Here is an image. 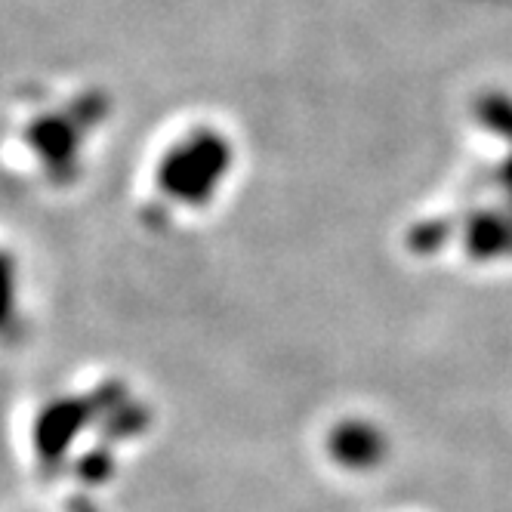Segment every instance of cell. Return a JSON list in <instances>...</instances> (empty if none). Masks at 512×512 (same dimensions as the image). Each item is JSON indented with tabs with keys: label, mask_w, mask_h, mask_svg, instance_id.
<instances>
[{
	"label": "cell",
	"mask_w": 512,
	"mask_h": 512,
	"mask_svg": "<svg viewBox=\"0 0 512 512\" xmlns=\"http://www.w3.org/2000/svg\"><path fill=\"white\" fill-rule=\"evenodd\" d=\"M75 512H93V509H90V506H87V503H84V506H81V503H78V506H75Z\"/></svg>",
	"instance_id": "7a4b0ae2"
},
{
	"label": "cell",
	"mask_w": 512,
	"mask_h": 512,
	"mask_svg": "<svg viewBox=\"0 0 512 512\" xmlns=\"http://www.w3.org/2000/svg\"><path fill=\"white\" fill-rule=\"evenodd\" d=\"M337 457L349 466H368L380 457V442L377 435L368 429H349L337 438Z\"/></svg>",
	"instance_id": "6da1fadb"
}]
</instances>
